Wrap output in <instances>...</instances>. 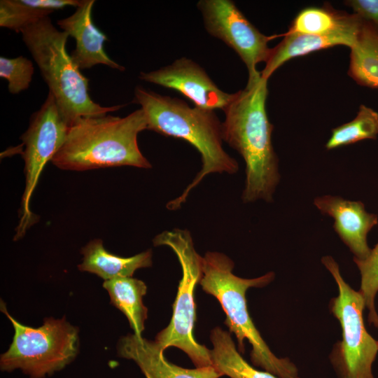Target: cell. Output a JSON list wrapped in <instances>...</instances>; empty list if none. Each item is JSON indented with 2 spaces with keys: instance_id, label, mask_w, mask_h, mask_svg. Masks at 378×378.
I'll use <instances>...</instances> for the list:
<instances>
[{
  "instance_id": "10",
  "label": "cell",
  "mask_w": 378,
  "mask_h": 378,
  "mask_svg": "<svg viewBox=\"0 0 378 378\" xmlns=\"http://www.w3.org/2000/svg\"><path fill=\"white\" fill-rule=\"evenodd\" d=\"M197 6L207 32L233 49L245 64L248 83L260 78L256 66L269 58L271 37L255 27L230 0H201Z\"/></svg>"
},
{
  "instance_id": "22",
  "label": "cell",
  "mask_w": 378,
  "mask_h": 378,
  "mask_svg": "<svg viewBox=\"0 0 378 378\" xmlns=\"http://www.w3.org/2000/svg\"><path fill=\"white\" fill-rule=\"evenodd\" d=\"M349 15L330 8H305L297 15L286 34H327L341 27Z\"/></svg>"
},
{
  "instance_id": "2",
  "label": "cell",
  "mask_w": 378,
  "mask_h": 378,
  "mask_svg": "<svg viewBox=\"0 0 378 378\" xmlns=\"http://www.w3.org/2000/svg\"><path fill=\"white\" fill-rule=\"evenodd\" d=\"M133 102L141 106L147 130L183 139L201 155V169L181 195L167 202V209H179L190 192L208 174H233L238 171L237 162L223 146L222 122L214 111L190 107L180 99L162 95L139 85L135 88Z\"/></svg>"
},
{
  "instance_id": "20",
  "label": "cell",
  "mask_w": 378,
  "mask_h": 378,
  "mask_svg": "<svg viewBox=\"0 0 378 378\" xmlns=\"http://www.w3.org/2000/svg\"><path fill=\"white\" fill-rule=\"evenodd\" d=\"M80 0H1L0 27L20 33L27 25L55 10L76 8Z\"/></svg>"
},
{
  "instance_id": "12",
  "label": "cell",
  "mask_w": 378,
  "mask_h": 378,
  "mask_svg": "<svg viewBox=\"0 0 378 378\" xmlns=\"http://www.w3.org/2000/svg\"><path fill=\"white\" fill-rule=\"evenodd\" d=\"M94 2L80 0L72 15L57 21L62 30L75 39L76 47L70 56L80 70L103 64L125 71V68L113 61L104 50L108 38L93 22L92 12Z\"/></svg>"
},
{
  "instance_id": "14",
  "label": "cell",
  "mask_w": 378,
  "mask_h": 378,
  "mask_svg": "<svg viewBox=\"0 0 378 378\" xmlns=\"http://www.w3.org/2000/svg\"><path fill=\"white\" fill-rule=\"evenodd\" d=\"M363 23V20L354 13L341 27L327 34H285L284 39L272 48L260 72L261 77L268 80L279 66L294 57L338 45L351 48L357 41Z\"/></svg>"
},
{
  "instance_id": "13",
  "label": "cell",
  "mask_w": 378,
  "mask_h": 378,
  "mask_svg": "<svg viewBox=\"0 0 378 378\" xmlns=\"http://www.w3.org/2000/svg\"><path fill=\"white\" fill-rule=\"evenodd\" d=\"M317 209L334 218V229L354 258H366L371 249L367 235L378 223L376 214L368 213L360 201L344 200L338 196L323 195L314 200Z\"/></svg>"
},
{
  "instance_id": "16",
  "label": "cell",
  "mask_w": 378,
  "mask_h": 378,
  "mask_svg": "<svg viewBox=\"0 0 378 378\" xmlns=\"http://www.w3.org/2000/svg\"><path fill=\"white\" fill-rule=\"evenodd\" d=\"M83 262L78 265L83 272L94 274L104 281L117 277H132L134 272L152 265V251L124 258L108 252L100 239L90 241L81 249Z\"/></svg>"
},
{
  "instance_id": "21",
  "label": "cell",
  "mask_w": 378,
  "mask_h": 378,
  "mask_svg": "<svg viewBox=\"0 0 378 378\" xmlns=\"http://www.w3.org/2000/svg\"><path fill=\"white\" fill-rule=\"evenodd\" d=\"M377 134L378 113L361 104L354 120L332 130L326 148L331 150L364 139H374Z\"/></svg>"
},
{
  "instance_id": "23",
  "label": "cell",
  "mask_w": 378,
  "mask_h": 378,
  "mask_svg": "<svg viewBox=\"0 0 378 378\" xmlns=\"http://www.w3.org/2000/svg\"><path fill=\"white\" fill-rule=\"evenodd\" d=\"M354 261L361 275L360 292L369 311L368 322L378 329V315L374 307V298L378 292V243L366 258H354Z\"/></svg>"
},
{
  "instance_id": "18",
  "label": "cell",
  "mask_w": 378,
  "mask_h": 378,
  "mask_svg": "<svg viewBox=\"0 0 378 378\" xmlns=\"http://www.w3.org/2000/svg\"><path fill=\"white\" fill-rule=\"evenodd\" d=\"M210 340L213 345L210 349L213 366L223 376L230 378H279L249 364L237 349L229 331L216 327L211 331Z\"/></svg>"
},
{
  "instance_id": "19",
  "label": "cell",
  "mask_w": 378,
  "mask_h": 378,
  "mask_svg": "<svg viewBox=\"0 0 378 378\" xmlns=\"http://www.w3.org/2000/svg\"><path fill=\"white\" fill-rule=\"evenodd\" d=\"M349 75L360 85L378 88V27L363 21L351 48Z\"/></svg>"
},
{
  "instance_id": "8",
  "label": "cell",
  "mask_w": 378,
  "mask_h": 378,
  "mask_svg": "<svg viewBox=\"0 0 378 378\" xmlns=\"http://www.w3.org/2000/svg\"><path fill=\"white\" fill-rule=\"evenodd\" d=\"M321 262L332 275L339 290L338 295L330 302V310L342 328V340L333 350L332 363L339 378H374L372 365L378 352V341L365 328L363 297L345 282L331 256H323Z\"/></svg>"
},
{
  "instance_id": "5",
  "label": "cell",
  "mask_w": 378,
  "mask_h": 378,
  "mask_svg": "<svg viewBox=\"0 0 378 378\" xmlns=\"http://www.w3.org/2000/svg\"><path fill=\"white\" fill-rule=\"evenodd\" d=\"M20 33L49 92L70 126L80 118L103 116L125 106H102L91 99L89 80L66 51L68 34L58 30L49 16L27 25Z\"/></svg>"
},
{
  "instance_id": "6",
  "label": "cell",
  "mask_w": 378,
  "mask_h": 378,
  "mask_svg": "<svg viewBox=\"0 0 378 378\" xmlns=\"http://www.w3.org/2000/svg\"><path fill=\"white\" fill-rule=\"evenodd\" d=\"M153 242L155 246L169 247L176 255L182 270L170 322L157 334L155 341L164 350L172 346L182 350L195 368L213 366L210 349L197 342L193 333L196 319L195 290L202 276L203 257L195 250L187 230L164 231L156 235Z\"/></svg>"
},
{
  "instance_id": "3",
  "label": "cell",
  "mask_w": 378,
  "mask_h": 378,
  "mask_svg": "<svg viewBox=\"0 0 378 378\" xmlns=\"http://www.w3.org/2000/svg\"><path fill=\"white\" fill-rule=\"evenodd\" d=\"M145 130L147 122L141 108L124 118L108 114L80 118L69 127L51 162L59 169L78 172L123 166L150 168L137 142L138 134Z\"/></svg>"
},
{
  "instance_id": "4",
  "label": "cell",
  "mask_w": 378,
  "mask_h": 378,
  "mask_svg": "<svg viewBox=\"0 0 378 378\" xmlns=\"http://www.w3.org/2000/svg\"><path fill=\"white\" fill-rule=\"evenodd\" d=\"M234 262L218 251H207L203 256L202 276L200 284L207 294L216 298L223 309L225 324L238 342V351H245L244 341L251 345L252 365L279 378L298 377V369L288 358H278L255 328L248 311L246 293L250 288H260L274 278L272 272L253 279L236 276Z\"/></svg>"
},
{
  "instance_id": "11",
  "label": "cell",
  "mask_w": 378,
  "mask_h": 378,
  "mask_svg": "<svg viewBox=\"0 0 378 378\" xmlns=\"http://www.w3.org/2000/svg\"><path fill=\"white\" fill-rule=\"evenodd\" d=\"M139 78L180 92L195 106L224 110L235 96L220 90L198 64L186 57L150 72H141Z\"/></svg>"
},
{
  "instance_id": "17",
  "label": "cell",
  "mask_w": 378,
  "mask_h": 378,
  "mask_svg": "<svg viewBox=\"0 0 378 378\" xmlns=\"http://www.w3.org/2000/svg\"><path fill=\"white\" fill-rule=\"evenodd\" d=\"M103 287L107 290L111 303L127 317L134 334L142 336L148 309L143 303L146 294V284L132 277H117L104 281Z\"/></svg>"
},
{
  "instance_id": "9",
  "label": "cell",
  "mask_w": 378,
  "mask_h": 378,
  "mask_svg": "<svg viewBox=\"0 0 378 378\" xmlns=\"http://www.w3.org/2000/svg\"><path fill=\"white\" fill-rule=\"evenodd\" d=\"M70 125L62 116L55 99L48 92L41 106L31 118L27 130L20 136L24 149L25 186L19 209V222L14 240L20 239L38 217L32 213L30 202L39 176L48 162L51 161L66 139Z\"/></svg>"
},
{
  "instance_id": "15",
  "label": "cell",
  "mask_w": 378,
  "mask_h": 378,
  "mask_svg": "<svg viewBox=\"0 0 378 378\" xmlns=\"http://www.w3.org/2000/svg\"><path fill=\"white\" fill-rule=\"evenodd\" d=\"M119 356L132 360L146 378H220L222 374L214 366L185 368L169 362L155 341L128 334L118 341Z\"/></svg>"
},
{
  "instance_id": "24",
  "label": "cell",
  "mask_w": 378,
  "mask_h": 378,
  "mask_svg": "<svg viewBox=\"0 0 378 378\" xmlns=\"http://www.w3.org/2000/svg\"><path fill=\"white\" fill-rule=\"evenodd\" d=\"M34 71L33 63L27 57H0V77L7 80L10 94H19L27 90L31 82Z\"/></svg>"
},
{
  "instance_id": "1",
  "label": "cell",
  "mask_w": 378,
  "mask_h": 378,
  "mask_svg": "<svg viewBox=\"0 0 378 378\" xmlns=\"http://www.w3.org/2000/svg\"><path fill=\"white\" fill-rule=\"evenodd\" d=\"M267 94V80L260 77L235 92L223 110V141L241 155L246 164L244 203L272 202L280 180L278 158L271 141L274 127L265 108Z\"/></svg>"
},
{
  "instance_id": "7",
  "label": "cell",
  "mask_w": 378,
  "mask_h": 378,
  "mask_svg": "<svg viewBox=\"0 0 378 378\" xmlns=\"http://www.w3.org/2000/svg\"><path fill=\"white\" fill-rule=\"evenodd\" d=\"M1 310L10 321L14 336L0 357L1 371L21 370L29 378H44L70 364L78 351V330L64 318H48L39 328L15 320L1 302Z\"/></svg>"
},
{
  "instance_id": "25",
  "label": "cell",
  "mask_w": 378,
  "mask_h": 378,
  "mask_svg": "<svg viewBox=\"0 0 378 378\" xmlns=\"http://www.w3.org/2000/svg\"><path fill=\"white\" fill-rule=\"evenodd\" d=\"M345 3L352 8L354 14L378 27V0H350Z\"/></svg>"
}]
</instances>
